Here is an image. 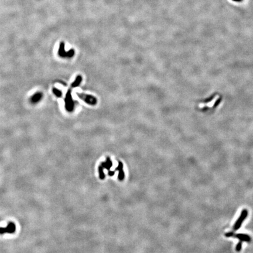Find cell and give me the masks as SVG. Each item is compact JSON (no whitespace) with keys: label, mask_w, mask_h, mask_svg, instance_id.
<instances>
[{"label":"cell","mask_w":253,"mask_h":253,"mask_svg":"<svg viewBox=\"0 0 253 253\" xmlns=\"http://www.w3.org/2000/svg\"><path fill=\"white\" fill-rule=\"evenodd\" d=\"M242 242H243L240 241V242L237 243V246H236V252H240L241 251L242 248Z\"/></svg>","instance_id":"obj_13"},{"label":"cell","mask_w":253,"mask_h":253,"mask_svg":"<svg viewBox=\"0 0 253 253\" xmlns=\"http://www.w3.org/2000/svg\"><path fill=\"white\" fill-rule=\"evenodd\" d=\"M115 170L119 171V173L118 176V179L120 181H123L124 178V172L123 171V164L122 162H118V165L115 168Z\"/></svg>","instance_id":"obj_7"},{"label":"cell","mask_w":253,"mask_h":253,"mask_svg":"<svg viewBox=\"0 0 253 253\" xmlns=\"http://www.w3.org/2000/svg\"><path fill=\"white\" fill-rule=\"evenodd\" d=\"M52 92H53V94H54L56 97H61L62 96V91L59 90V89H56V88H55V87H53V89H52Z\"/></svg>","instance_id":"obj_11"},{"label":"cell","mask_w":253,"mask_h":253,"mask_svg":"<svg viewBox=\"0 0 253 253\" xmlns=\"http://www.w3.org/2000/svg\"><path fill=\"white\" fill-rule=\"evenodd\" d=\"M65 109L69 111L72 112L73 111L75 108V102L73 100L72 96V91L71 90H69L66 95V97L65 99Z\"/></svg>","instance_id":"obj_1"},{"label":"cell","mask_w":253,"mask_h":253,"mask_svg":"<svg viewBox=\"0 0 253 253\" xmlns=\"http://www.w3.org/2000/svg\"><path fill=\"white\" fill-rule=\"evenodd\" d=\"M16 226L12 222H9L5 227H0V234L6 233L12 234L15 232Z\"/></svg>","instance_id":"obj_6"},{"label":"cell","mask_w":253,"mask_h":253,"mask_svg":"<svg viewBox=\"0 0 253 253\" xmlns=\"http://www.w3.org/2000/svg\"><path fill=\"white\" fill-rule=\"evenodd\" d=\"M225 236L227 237H236L240 240V241L242 242H251V237L247 234H235L233 232H229L226 233Z\"/></svg>","instance_id":"obj_4"},{"label":"cell","mask_w":253,"mask_h":253,"mask_svg":"<svg viewBox=\"0 0 253 253\" xmlns=\"http://www.w3.org/2000/svg\"><path fill=\"white\" fill-rule=\"evenodd\" d=\"M114 173H115V171H108V175L109 176H112L114 175Z\"/></svg>","instance_id":"obj_14"},{"label":"cell","mask_w":253,"mask_h":253,"mask_svg":"<svg viewBox=\"0 0 253 253\" xmlns=\"http://www.w3.org/2000/svg\"><path fill=\"white\" fill-rule=\"evenodd\" d=\"M82 76H80V75L77 76L76 77V78L75 80L74 81V82H73V83H72V87H78V86L80 85V83H82Z\"/></svg>","instance_id":"obj_10"},{"label":"cell","mask_w":253,"mask_h":253,"mask_svg":"<svg viewBox=\"0 0 253 253\" xmlns=\"http://www.w3.org/2000/svg\"><path fill=\"white\" fill-rule=\"evenodd\" d=\"M103 169H104V168H103L101 166H100L99 167V176H100V178L101 179H104L105 178V174H104V172Z\"/></svg>","instance_id":"obj_12"},{"label":"cell","mask_w":253,"mask_h":253,"mask_svg":"<svg viewBox=\"0 0 253 253\" xmlns=\"http://www.w3.org/2000/svg\"><path fill=\"white\" fill-rule=\"evenodd\" d=\"M42 97V94L40 92L36 93L34 95H33L31 98V101L32 103L36 104L41 100Z\"/></svg>","instance_id":"obj_8"},{"label":"cell","mask_w":253,"mask_h":253,"mask_svg":"<svg viewBox=\"0 0 253 253\" xmlns=\"http://www.w3.org/2000/svg\"><path fill=\"white\" fill-rule=\"evenodd\" d=\"M101 166L103 168H105L107 170L110 171V168L113 166V163H112L110 158L109 157H107L106 159L105 162H102Z\"/></svg>","instance_id":"obj_9"},{"label":"cell","mask_w":253,"mask_h":253,"mask_svg":"<svg viewBox=\"0 0 253 253\" xmlns=\"http://www.w3.org/2000/svg\"><path fill=\"white\" fill-rule=\"evenodd\" d=\"M233 1H236V2H240V1H242V0H233Z\"/></svg>","instance_id":"obj_15"},{"label":"cell","mask_w":253,"mask_h":253,"mask_svg":"<svg viewBox=\"0 0 253 253\" xmlns=\"http://www.w3.org/2000/svg\"><path fill=\"white\" fill-rule=\"evenodd\" d=\"M58 54L62 57L71 58L75 55V51L73 49H70L68 52L65 51V44L63 42H60V45H59Z\"/></svg>","instance_id":"obj_5"},{"label":"cell","mask_w":253,"mask_h":253,"mask_svg":"<svg viewBox=\"0 0 253 253\" xmlns=\"http://www.w3.org/2000/svg\"><path fill=\"white\" fill-rule=\"evenodd\" d=\"M248 216V211L247 209H243L240 214V217L237 219L236 223H234L233 230V231H237L242 226L243 223L244 221V220L246 219V218Z\"/></svg>","instance_id":"obj_3"},{"label":"cell","mask_w":253,"mask_h":253,"mask_svg":"<svg viewBox=\"0 0 253 253\" xmlns=\"http://www.w3.org/2000/svg\"><path fill=\"white\" fill-rule=\"evenodd\" d=\"M77 96L79 99H80L82 100L85 101L87 104L91 105H95L97 104V100L96 98L92 95H87L83 93H76Z\"/></svg>","instance_id":"obj_2"}]
</instances>
